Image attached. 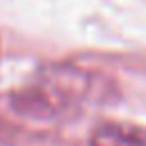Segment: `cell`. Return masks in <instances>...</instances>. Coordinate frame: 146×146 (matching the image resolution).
I'll list each match as a JSON object with an SVG mask.
<instances>
[{
    "label": "cell",
    "instance_id": "2",
    "mask_svg": "<svg viewBox=\"0 0 146 146\" xmlns=\"http://www.w3.org/2000/svg\"><path fill=\"white\" fill-rule=\"evenodd\" d=\"M89 146H146V130L132 123H100L89 139Z\"/></svg>",
    "mask_w": 146,
    "mask_h": 146
},
{
    "label": "cell",
    "instance_id": "1",
    "mask_svg": "<svg viewBox=\"0 0 146 146\" xmlns=\"http://www.w3.org/2000/svg\"><path fill=\"white\" fill-rule=\"evenodd\" d=\"M110 96V82L91 71L73 66H52L34 82L11 96V107L25 119L55 121L103 103Z\"/></svg>",
    "mask_w": 146,
    "mask_h": 146
}]
</instances>
